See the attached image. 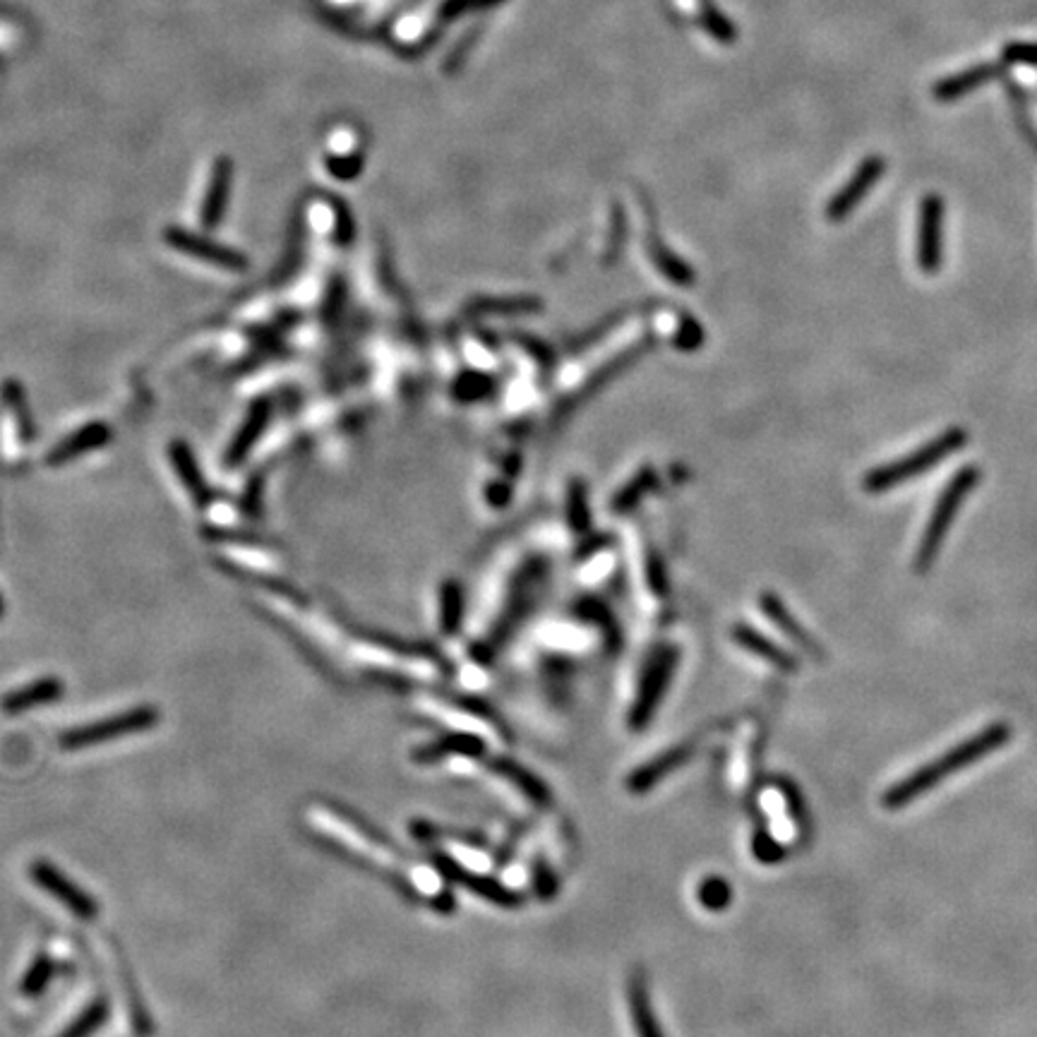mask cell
<instances>
[{
  "mask_svg": "<svg viewBox=\"0 0 1037 1037\" xmlns=\"http://www.w3.org/2000/svg\"><path fill=\"white\" fill-rule=\"evenodd\" d=\"M106 1016H109V1006H106L104 1001H94L92 1006H87V1009L80 1013V1018H75V1021L65 1028V1033L61 1037H89L94 1030H99L101 1025H104Z\"/></svg>",
  "mask_w": 1037,
  "mask_h": 1037,
  "instance_id": "21",
  "label": "cell"
},
{
  "mask_svg": "<svg viewBox=\"0 0 1037 1037\" xmlns=\"http://www.w3.org/2000/svg\"><path fill=\"white\" fill-rule=\"evenodd\" d=\"M982 481V469L977 466H963L961 471H956V476L951 478L949 485L944 488V493L939 495L937 505L932 509V517L925 533H922L920 545L915 550V572L925 574L929 567L937 560L941 545L946 541V533H949L953 517L958 514V509L965 505V497H968L977 488V483Z\"/></svg>",
  "mask_w": 1037,
  "mask_h": 1037,
  "instance_id": "3",
  "label": "cell"
},
{
  "mask_svg": "<svg viewBox=\"0 0 1037 1037\" xmlns=\"http://www.w3.org/2000/svg\"><path fill=\"white\" fill-rule=\"evenodd\" d=\"M627 1001H629V1011H632V1023H634V1028H637V1035L639 1037H663L661 1028H658V1023H656V1016H653V1011H651L649 992H646V985H644V980H641V975H634L632 980H629Z\"/></svg>",
  "mask_w": 1037,
  "mask_h": 1037,
  "instance_id": "14",
  "label": "cell"
},
{
  "mask_svg": "<svg viewBox=\"0 0 1037 1037\" xmlns=\"http://www.w3.org/2000/svg\"><path fill=\"white\" fill-rule=\"evenodd\" d=\"M29 877L34 879V884H37L39 889H44L49 896L58 898L65 908L73 910L82 920H94V917L99 915V905L94 903V898L82 891L80 886L73 884L63 872H58L51 862L34 860L32 867H29Z\"/></svg>",
  "mask_w": 1037,
  "mask_h": 1037,
  "instance_id": "6",
  "label": "cell"
},
{
  "mask_svg": "<svg viewBox=\"0 0 1037 1037\" xmlns=\"http://www.w3.org/2000/svg\"><path fill=\"white\" fill-rule=\"evenodd\" d=\"M461 613H464V596L454 581H447L440 591V625L445 632L452 634L459 627Z\"/></svg>",
  "mask_w": 1037,
  "mask_h": 1037,
  "instance_id": "20",
  "label": "cell"
},
{
  "mask_svg": "<svg viewBox=\"0 0 1037 1037\" xmlns=\"http://www.w3.org/2000/svg\"><path fill=\"white\" fill-rule=\"evenodd\" d=\"M677 663V651L675 649H661L656 656L651 658L649 668L644 670L639 685V697L637 704L632 709V725L641 728L651 718L653 709L658 706V701L663 699L665 687H668L670 675H673Z\"/></svg>",
  "mask_w": 1037,
  "mask_h": 1037,
  "instance_id": "7",
  "label": "cell"
},
{
  "mask_svg": "<svg viewBox=\"0 0 1037 1037\" xmlns=\"http://www.w3.org/2000/svg\"><path fill=\"white\" fill-rule=\"evenodd\" d=\"M884 169L886 164L879 157L867 159L865 164L855 171V176L850 178V183L841 188V193L833 197L831 205L826 207V217H829V221H843L845 217H850V212L860 205L862 197H867V193L872 190V185L879 181Z\"/></svg>",
  "mask_w": 1037,
  "mask_h": 1037,
  "instance_id": "9",
  "label": "cell"
},
{
  "mask_svg": "<svg viewBox=\"0 0 1037 1037\" xmlns=\"http://www.w3.org/2000/svg\"><path fill=\"white\" fill-rule=\"evenodd\" d=\"M53 970L56 968H53V961L49 956H37L34 958V963L29 965L25 977H22L20 992L25 994V997H37V994H41L46 987H49Z\"/></svg>",
  "mask_w": 1037,
  "mask_h": 1037,
  "instance_id": "22",
  "label": "cell"
},
{
  "mask_svg": "<svg viewBox=\"0 0 1037 1037\" xmlns=\"http://www.w3.org/2000/svg\"><path fill=\"white\" fill-rule=\"evenodd\" d=\"M649 255H651V260L658 265V269H661V272L665 274V277H668L670 281H675V284L687 286L689 281H694V274L689 272V267L685 265V262H682L677 255L670 253V250L665 248L661 241H653L649 245Z\"/></svg>",
  "mask_w": 1037,
  "mask_h": 1037,
  "instance_id": "19",
  "label": "cell"
},
{
  "mask_svg": "<svg viewBox=\"0 0 1037 1037\" xmlns=\"http://www.w3.org/2000/svg\"><path fill=\"white\" fill-rule=\"evenodd\" d=\"M159 723V711L154 706H137L121 713V716L104 718V721L82 725V728L68 730L61 737L63 749H82L89 745H99V742L109 740H121V737L145 733V730L154 728Z\"/></svg>",
  "mask_w": 1037,
  "mask_h": 1037,
  "instance_id": "4",
  "label": "cell"
},
{
  "mask_svg": "<svg viewBox=\"0 0 1037 1037\" xmlns=\"http://www.w3.org/2000/svg\"><path fill=\"white\" fill-rule=\"evenodd\" d=\"M917 267L927 277H934L944 265V200L927 195L920 202L917 217Z\"/></svg>",
  "mask_w": 1037,
  "mask_h": 1037,
  "instance_id": "5",
  "label": "cell"
},
{
  "mask_svg": "<svg viewBox=\"0 0 1037 1037\" xmlns=\"http://www.w3.org/2000/svg\"><path fill=\"white\" fill-rule=\"evenodd\" d=\"M63 689V680H58V677H41V680H34L25 687L13 689V692L5 694V697L0 699V709L10 713V716H15V713L29 711L34 709V706L51 704V701L61 699Z\"/></svg>",
  "mask_w": 1037,
  "mask_h": 1037,
  "instance_id": "11",
  "label": "cell"
},
{
  "mask_svg": "<svg viewBox=\"0 0 1037 1037\" xmlns=\"http://www.w3.org/2000/svg\"><path fill=\"white\" fill-rule=\"evenodd\" d=\"M269 413H272V406H269L267 401H257L253 409H250L248 418L243 421L241 430H238L236 437H233L229 452H226V464H231V466L241 464V461L245 459V454L253 449L255 440L262 435V430H265V425L269 421Z\"/></svg>",
  "mask_w": 1037,
  "mask_h": 1037,
  "instance_id": "13",
  "label": "cell"
},
{
  "mask_svg": "<svg viewBox=\"0 0 1037 1037\" xmlns=\"http://www.w3.org/2000/svg\"><path fill=\"white\" fill-rule=\"evenodd\" d=\"M231 164L226 159H219L212 169V181H209L207 195L202 200V226L205 229H214L224 217L226 200H229V188H231Z\"/></svg>",
  "mask_w": 1037,
  "mask_h": 1037,
  "instance_id": "12",
  "label": "cell"
},
{
  "mask_svg": "<svg viewBox=\"0 0 1037 1037\" xmlns=\"http://www.w3.org/2000/svg\"><path fill=\"white\" fill-rule=\"evenodd\" d=\"M994 73H997V68H992V65H977V68L965 70V73H961V75H953L937 87V99H941V101L958 99L961 94L973 92L975 87L985 85V82L992 80Z\"/></svg>",
  "mask_w": 1037,
  "mask_h": 1037,
  "instance_id": "18",
  "label": "cell"
},
{
  "mask_svg": "<svg viewBox=\"0 0 1037 1037\" xmlns=\"http://www.w3.org/2000/svg\"><path fill=\"white\" fill-rule=\"evenodd\" d=\"M730 898V889L728 884L721 879H711V881H704V886H701V901H704L706 908H723L725 903H728Z\"/></svg>",
  "mask_w": 1037,
  "mask_h": 1037,
  "instance_id": "24",
  "label": "cell"
},
{
  "mask_svg": "<svg viewBox=\"0 0 1037 1037\" xmlns=\"http://www.w3.org/2000/svg\"><path fill=\"white\" fill-rule=\"evenodd\" d=\"M968 445V430L965 428H949L944 433L934 437L932 442H927L925 447L915 449L908 457L891 461V464L879 466V469L869 471L862 478V490L867 493L879 495L889 493V490L898 488V485L910 483L913 478L922 476V473L932 471L934 466L941 464L944 459H949L951 454H956L958 449Z\"/></svg>",
  "mask_w": 1037,
  "mask_h": 1037,
  "instance_id": "2",
  "label": "cell"
},
{
  "mask_svg": "<svg viewBox=\"0 0 1037 1037\" xmlns=\"http://www.w3.org/2000/svg\"><path fill=\"white\" fill-rule=\"evenodd\" d=\"M1011 737H1013V728L1009 723L997 721V723L987 725L985 730H980V733H975L973 737H968V740L958 742L956 747H951V752L941 754V757L932 759L929 764L920 766L915 773H910L908 778L898 781L889 790V793L881 797V802H884L886 809H903L905 805H910V802L917 800L920 795H927L934 785H939L941 781H946V778H951L953 773L963 771L965 766L975 764V761L985 759L992 752H997V749L1004 747L1006 742H1011Z\"/></svg>",
  "mask_w": 1037,
  "mask_h": 1037,
  "instance_id": "1",
  "label": "cell"
},
{
  "mask_svg": "<svg viewBox=\"0 0 1037 1037\" xmlns=\"http://www.w3.org/2000/svg\"><path fill=\"white\" fill-rule=\"evenodd\" d=\"M109 440H111L109 425H104L101 421L87 423L85 428L75 430L73 435L65 437L61 445H58L49 454V459L46 461H49V466H63V464H68V461H73L75 457H82V454L94 452V449H101Z\"/></svg>",
  "mask_w": 1037,
  "mask_h": 1037,
  "instance_id": "10",
  "label": "cell"
},
{
  "mask_svg": "<svg viewBox=\"0 0 1037 1037\" xmlns=\"http://www.w3.org/2000/svg\"><path fill=\"white\" fill-rule=\"evenodd\" d=\"M169 454H171L173 469L178 471V476H181L185 488H188L190 493L197 497V500H205V481H202V473H200V469H197L190 447L185 445V442L176 440L171 445Z\"/></svg>",
  "mask_w": 1037,
  "mask_h": 1037,
  "instance_id": "17",
  "label": "cell"
},
{
  "mask_svg": "<svg viewBox=\"0 0 1037 1037\" xmlns=\"http://www.w3.org/2000/svg\"><path fill=\"white\" fill-rule=\"evenodd\" d=\"M761 608H764V610H766V615H769L771 620L776 622V627L781 629V632H785V637H790V639L795 641L797 646H802V649H807L809 653H812L814 658H821V649H819V646L814 644L812 637H809V634L805 632V629H802V627L797 625V622L793 620V617H790L788 610H785V605H783L781 601H778V598L773 596V593H766V596L761 598Z\"/></svg>",
  "mask_w": 1037,
  "mask_h": 1037,
  "instance_id": "15",
  "label": "cell"
},
{
  "mask_svg": "<svg viewBox=\"0 0 1037 1037\" xmlns=\"http://www.w3.org/2000/svg\"><path fill=\"white\" fill-rule=\"evenodd\" d=\"M164 241L169 243L171 248H176L178 253L195 257V260L209 262V265L224 267V269H229V272H243V269L248 267V257L238 253V250L226 248V245H219L214 241H207V238L195 236V233H190L185 229H178V226L176 229H173V226L171 229H166Z\"/></svg>",
  "mask_w": 1037,
  "mask_h": 1037,
  "instance_id": "8",
  "label": "cell"
},
{
  "mask_svg": "<svg viewBox=\"0 0 1037 1037\" xmlns=\"http://www.w3.org/2000/svg\"><path fill=\"white\" fill-rule=\"evenodd\" d=\"M735 641L742 646V649H747L749 653H754V656L764 658L766 663L776 665V668H781V670H793L795 668L793 658L785 656V653L778 649V646L773 644V641L764 639L759 632H754V629L735 627Z\"/></svg>",
  "mask_w": 1037,
  "mask_h": 1037,
  "instance_id": "16",
  "label": "cell"
},
{
  "mask_svg": "<svg viewBox=\"0 0 1037 1037\" xmlns=\"http://www.w3.org/2000/svg\"><path fill=\"white\" fill-rule=\"evenodd\" d=\"M1011 63H1037V44H1016L1006 49Z\"/></svg>",
  "mask_w": 1037,
  "mask_h": 1037,
  "instance_id": "25",
  "label": "cell"
},
{
  "mask_svg": "<svg viewBox=\"0 0 1037 1037\" xmlns=\"http://www.w3.org/2000/svg\"><path fill=\"white\" fill-rule=\"evenodd\" d=\"M0 615H3V603H0Z\"/></svg>",
  "mask_w": 1037,
  "mask_h": 1037,
  "instance_id": "26",
  "label": "cell"
},
{
  "mask_svg": "<svg viewBox=\"0 0 1037 1037\" xmlns=\"http://www.w3.org/2000/svg\"><path fill=\"white\" fill-rule=\"evenodd\" d=\"M569 524L577 531L586 529V524H589V509H586V495L581 483H574L569 490Z\"/></svg>",
  "mask_w": 1037,
  "mask_h": 1037,
  "instance_id": "23",
  "label": "cell"
}]
</instances>
